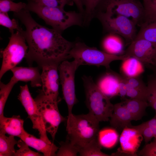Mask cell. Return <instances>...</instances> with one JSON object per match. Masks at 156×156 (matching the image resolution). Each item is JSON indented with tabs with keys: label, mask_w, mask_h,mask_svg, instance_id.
<instances>
[{
	"label": "cell",
	"mask_w": 156,
	"mask_h": 156,
	"mask_svg": "<svg viewBox=\"0 0 156 156\" xmlns=\"http://www.w3.org/2000/svg\"><path fill=\"white\" fill-rule=\"evenodd\" d=\"M27 5V3L21 2L15 3L10 0H0V12H18L26 9Z\"/></svg>",
	"instance_id": "cell-31"
},
{
	"label": "cell",
	"mask_w": 156,
	"mask_h": 156,
	"mask_svg": "<svg viewBox=\"0 0 156 156\" xmlns=\"http://www.w3.org/2000/svg\"><path fill=\"white\" fill-rule=\"evenodd\" d=\"M99 121L89 113L67 117L66 139L79 150L98 138Z\"/></svg>",
	"instance_id": "cell-2"
},
{
	"label": "cell",
	"mask_w": 156,
	"mask_h": 156,
	"mask_svg": "<svg viewBox=\"0 0 156 156\" xmlns=\"http://www.w3.org/2000/svg\"><path fill=\"white\" fill-rule=\"evenodd\" d=\"M101 0H81L85 8L83 24H89L95 15L96 8Z\"/></svg>",
	"instance_id": "cell-28"
},
{
	"label": "cell",
	"mask_w": 156,
	"mask_h": 156,
	"mask_svg": "<svg viewBox=\"0 0 156 156\" xmlns=\"http://www.w3.org/2000/svg\"><path fill=\"white\" fill-rule=\"evenodd\" d=\"M124 77L127 83L131 87L143 91H148L147 86L145 85L138 76L130 77Z\"/></svg>",
	"instance_id": "cell-38"
},
{
	"label": "cell",
	"mask_w": 156,
	"mask_h": 156,
	"mask_svg": "<svg viewBox=\"0 0 156 156\" xmlns=\"http://www.w3.org/2000/svg\"><path fill=\"white\" fill-rule=\"evenodd\" d=\"M82 79L89 113L99 122L108 121L112 114L114 105L94 82L92 77L84 76Z\"/></svg>",
	"instance_id": "cell-4"
},
{
	"label": "cell",
	"mask_w": 156,
	"mask_h": 156,
	"mask_svg": "<svg viewBox=\"0 0 156 156\" xmlns=\"http://www.w3.org/2000/svg\"><path fill=\"white\" fill-rule=\"evenodd\" d=\"M155 75H156L155 77L156 78V73H155Z\"/></svg>",
	"instance_id": "cell-45"
},
{
	"label": "cell",
	"mask_w": 156,
	"mask_h": 156,
	"mask_svg": "<svg viewBox=\"0 0 156 156\" xmlns=\"http://www.w3.org/2000/svg\"><path fill=\"white\" fill-rule=\"evenodd\" d=\"M95 15L105 32L121 36L131 43L135 39L136 25L129 18L121 15L111 16L101 12H96Z\"/></svg>",
	"instance_id": "cell-9"
},
{
	"label": "cell",
	"mask_w": 156,
	"mask_h": 156,
	"mask_svg": "<svg viewBox=\"0 0 156 156\" xmlns=\"http://www.w3.org/2000/svg\"><path fill=\"white\" fill-rule=\"evenodd\" d=\"M101 145L98 138L91 141L84 147L80 149L79 153L81 156H108L101 151Z\"/></svg>",
	"instance_id": "cell-27"
},
{
	"label": "cell",
	"mask_w": 156,
	"mask_h": 156,
	"mask_svg": "<svg viewBox=\"0 0 156 156\" xmlns=\"http://www.w3.org/2000/svg\"><path fill=\"white\" fill-rule=\"evenodd\" d=\"M19 138L29 146L42 153L44 156H56L59 148L53 142L48 143L41 138H38L24 131Z\"/></svg>",
	"instance_id": "cell-17"
},
{
	"label": "cell",
	"mask_w": 156,
	"mask_h": 156,
	"mask_svg": "<svg viewBox=\"0 0 156 156\" xmlns=\"http://www.w3.org/2000/svg\"><path fill=\"white\" fill-rule=\"evenodd\" d=\"M155 138V140H156V136L154 138Z\"/></svg>",
	"instance_id": "cell-43"
},
{
	"label": "cell",
	"mask_w": 156,
	"mask_h": 156,
	"mask_svg": "<svg viewBox=\"0 0 156 156\" xmlns=\"http://www.w3.org/2000/svg\"><path fill=\"white\" fill-rule=\"evenodd\" d=\"M127 90V83L125 77L120 76L119 85V95L122 98H124L126 96Z\"/></svg>",
	"instance_id": "cell-40"
},
{
	"label": "cell",
	"mask_w": 156,
	"mask_h": 156,
	"mask_svg": "<svg viewBox=\"0 0 156 156\" xmlns=\"http://www.w3.org/2000/svg\"><path fill=\"white\" fill-rule=\"evenodd\" d=\"M10 70L13 74L12 77L16 81L30 82L34 87L42 86L41 74L38 67L15 66Z\"/></svg>",
	"instance_id": "cell-15"
},
{
	"label": "cell",
	"mask_w": 156,
	"mask_h": 156,
	"mask_svg": "<svg viewBox=\"0 0 156 156\" xmlns=\"http://www.w3.org/2000/svg\"><path fill=\"white\" fill-rule=\"evenodd\" d=\"M29 12L25 9L13 14L25 27L24 35L28 48L25 58L29 64L35 62L41 68L49 64H60L69 59L74 42L66 40L53 29L38 23Z\"/></svg>",
	"instance_id": "cell-1"
},
{
	"label": "cell",
	"mask_w": 156,
	"mask_h": 156,
	"mask_svg": "<svg viewBox=\"0 0 156 156\" xmlns=\"http://www.w3.org/2000/svg\"><path fill=\"white\" fill-rule=\"evenodd\" d=\"M56 156H76L79 153V149L66 139L65 142L61 141Z\"/></svg>",
	"instance_id": "cell-32"
},
{
	"label": "cell",
	"mask_w": 156,
	"mask_h": 156,
	"mask_svg": "<svg viewBox=\"0 0 156 156\" xmlns=\"http://www.w3.org/2000/svg\"><path fill=\"white\" fill-rule=\"evenodd\" d=\"M125 54L135 58L142 64L156 66V43L143 39H134Z\"/></svg>",
	"instance_id": "cell-12"
},
{
	"label": "cell",
	"mask_w": 156,
	"mask_h": 156,
	"mask_svg": "<svg viewBox=\"0 0 156 156\" xmlns=\"http://www.w3.org/2000/svg\"><path fill=\"white\" fill-rule=\"evenodd\" d=\"M102 46L104 51L109 54L117 55L123 51L122 41L117 34H110L104 39Z\"/></svg>",
	"instance_id": "cell-21"
},
{
	"label": "cell",
	"mask_w": 156,
	"mask_h": 156,
	"mask_svg": "<svg viewBox=\"0 0 156 156\" xmlns=\"http://www.w3.org/2000/svg\"><path fill=\"white\" fill-rule=\"evenodd\" d=\"M45 6L64 8L66 5H73L74 3L72 0H31Z\"/></svg>",
	"instance_id": "cell-33"
},
{
	"label": "cell",
	"mask_w": 156,
	"mask_h": 156,
	"mask_svg": "<svg viewBox=\"0 0 156 156\" xmlns=\"http://www.w3.org/2000/svg\"><path fill=\"white\" fill-rule=\"evenodd\" d=\"M20 90L18 99L31 120L33 129L38 131L40 138L48 143L52 144L53 142L47 136L42 117L34 99L33 98L30 92L27 85L20 86Z\"/></svg>",
	"instance_id": "cell-11"
},
{
	"label": "cell",
	"mask_w": 156,
	"mask_h": 156,
	"mask_svg": "<svg viewBox=\"0 0 156 156\" xmlns=\"http://www.w3.org/2000/svg\"><path fill=\"white\" fill-rule=\"evenodd\" d=\"M77 6V8L80 11V13H83L84 10L83 6L81 0H72Z\"/></svg>",
	"instance_id": "cell-41"
},
{
	"label": "cell",
	"mask_w": 156,
	"mask_h": 156,
	"mask_svg": "<svg viewBox=\"0 0 156 156\" xmlns=\"http://www.w3.org/2000/svg\"><path fill=\"white\" fill-rule=\"evenodd\" d=\"M140 27L134 39H143L156 43V21L143 23Z\"/></svg>",
	"instance_id": "cell-25"
},
{
	"label": "cell",
	"mask_w": 156,
	"mask_h": 156,
	"mask_svg": "<svg viewBox=\"0 0 156 156\" xmlns=\"http://www.w3.org/2000/svg\"><path fill=\"white\" fill-rule=\"evenodd\" d=\"M34 99L46 130L50 134L53 140L60 124L67 119L59 112L58 104L60 101L49 99L42 90Z\"/></svg>",
	"instance_id": "cell-8"
},
{
	"label": "cell",
	"mask_w": 156,
	"mask_h": 156,
	"mask_svg": "<svg viewBox=\"0 0 156 156\" xmlns=\"http://www.w3.org/2000/svg\"><path fill=\"white\" fill-rule=\"evenodd\" d=\"M59 64L52 63L41 67L42 90L47 97L55 101L60 100L58 97L59 76L58 71Z\"/></svg>",
	"instance_id": "cell-13"
},
{
	"label": "cell",
	"mask_w": 156,
	"mask_h": 156,
	"mask_svg": "<svg viewBox=\"0 0 156 156\" xmlns=\"http://www.w3.org/2000/svg\"><path fill=\"white\" fill-rule=\"evenodd\" d=\"M142 1L144 12L143 23L156 21V0Z\"/></svg>",
	"instance_id": "cell-29"
},
{
	"label": "cell",
	"mask_w": 156,
	"mask_h": 156,
	"mask_svg": "<svg viewBox=\"0 0 156 156\" xmlns=\"http://www.w3.org/2000/svg\"><path fill=\"white\" fill-rule=\"evenodd\" d=\"M96 12L111 16H125L140 27L144 21V8L140 0H101L96 8Z\"/></svg>",
	"instance_id": "cell-6"
},
{
	"label": "cell",
	"mask_w": 156,
	"mask_h": 156,
	"mask_svg": "<svg viewBox=\"0 0 156 156\" xmlns=\"http://www.w3.org/2000/svg\"><path fill=\"white\" fill-rule=\"evenodd\" d=\"M127 90L126 96L131 99H136L147 101L148 91H145L132 87L127 82Z\"/></svg>",
	"instance_id": "cell-36"
},
{
	"label": "cell",
	"mask_w": 156,
	"mask_h": 156,
	"mask_svg": "<svg viewBox=\"0 0 156 156\" xmlns=\"http://www.w3.org/2000/svg\"><path fill=\"white\" fill-rule=\"evenodd\" d=\"M10 0V1H14L15 0Z\"/></svg>",
	"instance_id": "cell-44"
},
{
	"label": "cell",
	"mask_w": 156,
	"mask_h": 156,
	"mask_svg": "<svg viewBox=\"0 0 156 156\" xmlns=\"http://www.w3.org/2000/svg\"><path fill=\"white\" fill-rule=\"evenodd\" d=\"M123 103L132 115L133 120H141L149 106L147 101L135 99H126Z\"/></svg>",
	"instance_id": "cell-20"
},
{
	"label": "cell",
	"mask_w": 156,
	"mask_h": 156,
	"mask_svg": "<svg viewBox=\"0 0 156 156\" xmlns=\"http://www.w3.org/2000/svg\"><path fill=\"white\" fill-rule=\"evenodd\" d=\"M12 135L7 136L5 134L0 133V156H14L16 151L14 146L18 141Z\"/></svg>",
	"instance_id": "cell-23"
},
{
	"label": "cell",
	"mask_w": 156,
	"mask_h": 156,
	"mask_svg": "<svg viewBox=\"0 0 156 156\" xmlns=\"http://www.w3.org/2000/svg\"><path fill=\"white\" fill-rule=\"evenodd\" d=\"M123 61L121 70L124 77L138 76L144 71L142 63L134 57H130Z\"/></svg>",
	"instance_id": "cell-22"
},
{
	"label": "cell",
	"mask_w": 156,
	"mask_h": 156,
	"mask_svg": "<svg viewBox=\"0 0 156 156\" xmlns=\"http://www.w3.org/2000/svg\"><path fill=\"white\" fill-rule=\"evenodd\" d=\"M26 9L36 14L52 29L60 33L74 25L83 24V15L75 11H66L64 8L44 6L28 0Z\"/></svg>",
	"instance_id": "cell-3"
},
{
	"label": "cell",
	"mask_w": 156,
	"mask_h": 156,
	"mask_svg": "<svg viewBox=\"0 0 156 156\" xmlns=\"http://www.w3.org/2000/svg\"><path fill=\"white\" fill-rule=\"evenodd\" d=\"M24 122V120L19 115L11 117L4 116L0 120V133L19 138L25 130Z\"/></svg>",
	"instance_id": "cell-19"
},
{
	"label": "cell",
	"mask_w": 156,
	"mask_h": 156,
	"mask_svg": "<svg viewBox=\"0 0 156 156\" xmlns=\"http://www.w3.org/2000/svg\"><path fill=\"white\" fill-rule=\"evenodd\" d=\"M139 155L156 156V140L146 144L140 151Z\"/></svg>",
	"instance_id": "cell-39"
},
{
	"label": "cell",
	"mask_w": 156,
	"mask_h": 156,
	"mask_svg": "<svg viewBox=\"0 0 156 156\" xmlns=\"http://www.w3.org/2000/svg\"><path fill=\"white\" fill-rule=\"evenodd\" d=\"M24 31H16L11 34L9 42L2 52L0 80L7 71L16 66L26 55L28 47L26 43Z\"/></svg>",
	"instance_id": "cell-7"
},
{
	"label": "cell",
	"mask_w": 156,
	"mask_h": 156,
	"mask_svg": "<svg viewBox=\"0 0 156 156\" xmlns=\"http://www.w3.org/2000/svg\"><path fill=\"white\" fill-rule=\"evenodd\" d=\"M110 118L111 126L115 129L122 130L126 128L131 127V122L133 120L123 102L114 105L113 112Z\"/></svg>",
	"instance_id": "cell-16"
},
{
	"label": "cell",
	"mask_w": 156,
	"mask_h": 156,
	"mask_svg": "<svg viewBox=\"0 0 156 156\" xmlns=\"http://www.w3.org/2000/svg\"><path fill=\"white\" fill-rule=\"evenodd\" d=\"M147 101L149 105L156 110V78L150 80L147 86Z\"/></svg>",
	"instance_id": "cell-34"
},
{
	"label": "cell",
	"mask_w": 156,
	"mask_h": 156,
	"mask_svg": "<svg viewBox=\"0 0 156 156\" xmlns=\"http://www.w3.org/2000/svg\"><path fill=\"white\" fill-rule=\"evenodd\" d=\"M18 19H11L9 16L8 13L0 12V25L8 28L11 33L15 30L23 32L24 30L19 25Z\"/></svg>",
	"instance_id": "cell-30"
},
{
	"label": "cell",
	"mask_w": 156,
	"mask_h": 156,
	"mask_svg": "<svg viewBox=\"0 0 156 156\" xmlns=\"http://www.w3.org/2000/svg\"><path fill=\"white\" fill-rule=\"evenodd\" d=\"M151 129H152L153 132L154 138H155L156 136V123L153 127H151Z\"/></svg>",
	"instance_id": "cell-42"
},
{
	"label": "cell",
	"mask_w": 156,
	"mask_h": 156,
	"mask_svg": "<svg viewBox=\"0 0 156 156\" xmlns=\"http://www.w3.org/2000/svg\"><path fill=\"white\" fill-rule=\"evenodd\" d=\"M118 137V135L115 130L107 128L99 131L98 138L102 146L110 148L117 143Z\"/></svg>",
	"instance_id": "cell-24"
},
{
	"label": "cell",
	"mask_w": 156,
	"mask_h": 156,
	"mask_svg": "<svg viewBox=\"0 0 156 156\" xmlns=\"http://www.w3.org/2000/svg\"><path fill=\"white\" fill-rule=\"evenodd\" d=\"M129 57L125 54L118 55L109 54L79 41L74 42L68 54L69 59L73 58L79 66L83 65L103 66L107 69H109V65L112 61H123Z\"/></svg>",
	"instance_id": "cell-5"
},
{
	"label": "cell",
	"mask_w": 156,
	"mask_h": 156,
	"mask_svg": "<svg viewBox=\"0 0 156 156\" xmlns=\"http://www.w3.org/2000/svg\"><path fill=\"white\" fill-rule=\"evenodd\" d=\"M140 133L132 127H127L122 130L120 138V148L118 152L131 156L137 155V152L143 140Z\"/></svg>",
	"instance_id": "cell-14"
},
{
	"label": "cell",
	"mask_w": 156,
	"mask_h": 156,
	"mask_svg": "<svg viewBox=\"0 0 156 156\" xmlns=\"http://www.w3.org/2000/svg\"><path fill=\"white\" fill-rule=\"evenodd\" d=\"M79 66L74 60L71 62L64 60L58 66L59 79L63 98L68 106V114L72 113L73 108L77 102L75 92V77Z\"/></svg>",
	"instance_id": "cell-10"
},
{
	"label": "cell",
	"mask_w": 156,
	"mask_h": 156,
	"mask_svg": "<svg viewBox=\"0 0 156 156\" xmlns=\"http://www.w3.org/2000/svg\"><path fill=\"white\" fill-rule=\"evenodd\" d=\"M17 145L19 149L16 150L14 156H41L40 153L30 149L29 146L21 139L18 141Z\"/></svg>",
	"instance_id": "cell-35"
},
{
	"label": "cell",
	"mask_w": 156,
	"mask_h": 156,
	"mask_svg": "<svg viewBox=\"0 0 156 156\" xmlns=\"http://www.w3.org/2000/svg\"><path fill=\"white\" fill-rule=\"evenodd\" d=\"M17 82L12 77L6 84L0 81V120L4 116V109L7 100L13 87Z\"/></svg>",
	"instance_id": "cell-26"
},
{
	"label": "cell",
	"mask_w": 156,
	"mask_h": 156,
	"mask_svg": "<svg viewBox=\"0 0 156 156\" xmlns=\"http://www.w3.org/2000/svg\"><path fill=\"white\" fill-rule=\"evenodd\" d=\"M120 76L112 72L106 73L98 80L97 85L110 99L119 95V85Z\"/></svg>",
	"instance_id": "cell-18"
},
{
	"label": "cell",
	"mask_w": 156,
	"mask_h": 156,
	"mask_svg": "<svg viewBox=\"0 0 156 156\" xmlns=\"http://www.w3.org/2000/svg\"><path fill=\"white\" fill-rule=\"evenodd\" d=\"M131 127L137 129L140 133L144 138L146 144H148L154 137L152 129L144 123L137 126L132 125Z\"/></svg>",
	"instance_id": "cell-37"
}]
</instances>
